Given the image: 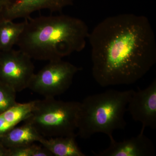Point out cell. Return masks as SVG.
Wrapping results in <instances>:
<instances>
[{
	"label": "cell",
	"mask_w": 156,
	"mask_h": 156,
	"mask_svg": "<svg viewBox=\"0 0 156 156\" xmlns=\"http://www.w3.org/2000/svg\"><path fill=\"white\" fill-rule=\"evenodd\" d=\"M25 20L16 45L31 59L59 60L86 48L90 32L80 19L62 14Z\"/></svg>",
	"instance_id": "2"
},
{
	"label": "cell",
	"mask_w": 156,
	"mask_h": 156,
	"mask_svg": "<svg viewBox=\"0 0 156 156\" xmlns=\"http://www.w3.org/2000/svg\"><path fill=\"white\" fill-rule=\"evenodd\" d=\"M132 119L142 124L141 131L146 128H156V80L143 89L133 91L127 106Z\"/></svg>",
	"instance_id": "7"
},
{
	"label": "cell",
	"mask_w": 156,
	"mask_h": 156,
	"mask_svg": "<svg viewBox=\"0 0 156 156\" xmlns=\"http://www.w3.org/2000/svg\"><path fill=\"white\" fill-rule=\"evenodd\" d=\"M34 70L31 58L20 50L0 51V83L16 92L28 88Z\"/></svg>",
	"instance_id": "6"
},
{
	"label": "cell",
	"mask_w": 156,
	"mask_h": 156,
	"mask_svg": "<svg viewBox=\"0 0 156 156\" xmlns=\"http://www.w3.org/2000/svg\"><path fill=\"white\" fill-rule=\"evenodd\" d=\"M25 20L20 23L0 18V51H9L16 45L24 29Z\"/></svg>",
	"instance_id": "13"
},
{
	"label": "cell",
	"mask_w": 156,
	"mask_h": 156,
	"mask_svg": "<svg viewBox=\"0 0 156 156\" xmlns=\"http://www.w3.org/2000/svg\"><path fill=\"white\" fill-rule=\"evenodd\" d=\"M76 136H57L46 138L44 137L40 144L48 150L53 156H86L76 141Z\"/></svg>",
	"instance_id": "12"
},
{
	"label": "cell",
	"mask_w": 156,
	"mask_h": 156,
	"mask_svg": "<svg viewBox=\"0 0 156 156\" xmlns=\"http://www.w3.org/2000/svg\"><path fill=\"white\" fill-rule=\"evenodd\" d=\"M9 156V150L0 144V156Z\"/></svg>",
	"instance_id": "16"
},
{
	"label": "cell",
	"mask_w": 156,
	"mask_h": 156,
	"mask_svg": "<svg viewBox=\"0 0 156 156\" xmlns=\"http://www.w3.org/2000/svg\"><path fill=\"white\" fill-rule=\"evenodd\" d=\"M8 0H0V17L5 8Z\"/></svg>",
	"instance_id": "17"
},
{
	"label": "cell",
	"mask_w": 156,
	"mask_h": 156,
	"mask_svg": "<svg viewBox=\"0 0 156 156\" xmlns=\"http://www.w3.org/2000/svg\"><path fill=\"white\" fill-rule=\"evenodd\" d=\"M109 145L96 156H151L155 154L154 146L148 137L140 131L137 136L122 141H117L113 136L109 137Z\"/></svg>",
	"instance_id": "9"
},
{
	"label": "cell",
	"mask_w": 156,
	"mask_h": 156,
	"mask_svg": "<svg viewBox=\"0 0 156 156\" xmlns=\"http://www.w3.org/2000/svg\"><path fill=\"white\" fill-rule=\"evenodd\" d=\"M133 91L108 90L86 97L78 112L77 136L88 139L101 133L109 137L115 130L125 129V115Z\"/></svg>",
	"instance_id": "3"
},
{
	"label": "cell",
	"mask_w": 156,
	"mask_h": 156,
	"mask_svg": "<svg viewBox=\"0 0 156 156\" xmlns=\"http://www.w3.org/2000/svg\"><path fill=\"white\" fill-rule=\"evenodd\" d=\"M44 137L30 124L14 127L0 137L1 144L8 149L29 145L40 142Z\"/></svg>",
	"instance_id": "10"
},
{
	"label": "cell",
	"mask_w": 156,
	"mask_h": 156,
	"mask_svg": "<svg viewBox=\"0 0 156 156\" xmlns=\"http://www.w3.org/2000/svg\"><path fill=\"white\" fill-rule=\"evenodd\" d=\"M92 75L102 87L134 83L156 62L154 33L147 17H107L89 33Z\"/></svg>",
	"instance_id": "1"
},
{
	"label": "cell",
	"mask_w": 156,
	"mask_h": 156,
	"mask_svg": "<svg viewBox=\"0 0 156 156\" xmlns=\"http://www.w3.org/2000/svg\"><path fill=\"white\" fill-rule=\"evenodd\" d=\"M17 92L12 87L0 83V114L17 104Z\"/></svg>",
	"instance_id": "15"
},
{
	"label": "cell",
	"mask_w": 156,
	"mask_h": 156,
	"mask_svg": "<svg viewBox=\"0 0 156 156\" xmlns=\"http://www.w3.org/2000/svg\"><path fill=\"white\" fill-rule=\"evenodd\" d=\"M81 69L62 59L49 62L34 74L28 88L45 98H55L69 89L74 77Z\"/></svg>",
	"instance_id": "5"
},
{
	"label": "cell",
	"mask_w": 156,
	"mask_h": 156,
	"mask_svg": "<svg viewBox=\"0 0 156 156\" xmlns=\"http://www.w3.org/2000/svg\"><path fill=\"white\" fill-rule=\"evenodd\" d=\"M37 100L17 103L0 114V137L27 119L34 110Z\"/></svg>",
	"instance_id": "11"
},
{
	"label": "cell",
	"mask_w": 156,
	"mask_h": 156,
	"mask_svg": "<svg viewBox=\"0 0 156 156\" xmlns=\"http://www.w3.org/2000/svg\"><path fill=\"white\" fill-rule=\"evenodd\" d=\"M9 156H53L50 151L44 146L34 143L9 149Z\"/></svg>",
	"instance_id": "14"
},
{
	"label": "cell",
	"mask_w": 156,
	"mask_h": 156,
	"mask_svg": "<svg viewBox=\"0 0 156 156\" xmlns=\"http://www.w3.org/2000/svg\"><path fill=\"white\" fill-rule=\"evenodd\" d=\"M80 102L45 98L37 100L30 115L23 122L33 126L44 137L77 136L78 112Z\"/></svg>",
	"instance_id": "4"
},
{
	"label": "cell",
	"mask_w": 156,
	"mask_h": 156,
	"mask_svg": "<svg viewBox=\"0 0 156 156\" xmlns=\"http://www.w3.org/2000/svg\"><path fill=\"white\" fill-rule=\"evenodd\" d=\"M74 0H8L0 18L13 20L27 18L32 13L41 10L52 12L61 11L72 5Z\"/></svg>",
	"instance_id": "8"
}]
</instances>
